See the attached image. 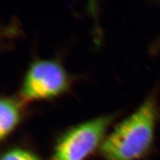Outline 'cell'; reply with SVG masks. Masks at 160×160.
Listing matches in <instances>:
<instances>
[{"label": "cell", "mask_w": 160, "mask_h": 160, "mask_svg": "<svg viewBox=\"0 0 160 160\" xmlns=\"http://www.w3.org/2000/svg\"><path fill=\"white\" fill-rule=\"evenodd\" d=\"M156 108L148 99L136 112L114 128L101 145L106 160H137L143 156L152 143Z\"/></svg>", "instance_id": "1"}, {"label": "cell", "mask_w": 160, "mask_h": 160, "mask_svg": "<svg viewBox=\"0 0 160 160\" xmlns=\"http://www.w3.org/2000/svg\"><path fill=\"white\" fill-rule=\"evenodd\" d=\"M111 121L104 116L70 129L57 143L52 160H83L103 142Z\"/></svg>", "instance_id": "2"}, {"label": "cell", "mask_w": 160, "mask_h": 160, "mask_svg": "<svg viewBox=\"0 0 160 160\" xmlns=\"http://www.w3.org/2000/svg\"><path fill=\"white\" fill-rule=\"evenodd\" d=\"M68 86V76L59 63L50 60H39L30 68L22 88L26 100L51 98L63 92Z\"/></svg>", "instance_id": "3"}, {"label": "cell", "mask_w": 160, "mask_h": 160, "mask_svg": "<svg viewBox=\"0 0 160 160\" xmlns=\"http://www.w3.org/2000/svg\"><path fill=\"white\" fill-rule=\"evenodd\" d=\"M19 119V110L16 102L2 98L0 102V138H6L16 127Z\"/></svg>", "instance_id": "4"}, {"label": "cell", "mask_w": 160, "mask_h": 160, "mask_svg": "<svg viewBox=\"0 0 160 160\" xmlns=\"http://www.w3.org/2000/svg\"><path fill=\"white\" fill-rule=\"evenodd\" d=\"M1 160H40L35 154L22 149H13L5 153Z\"/></svg>", "instance_id": "5"}]
</instances>
